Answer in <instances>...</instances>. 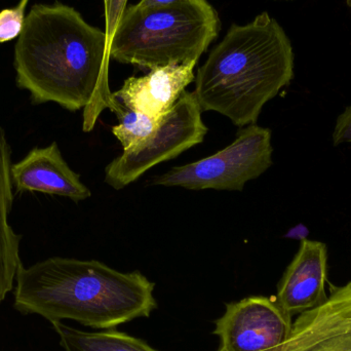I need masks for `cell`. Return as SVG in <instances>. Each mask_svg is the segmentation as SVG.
<instances>
[{
	"label": "cell",
	"mask_w": 351,
	"mask_h": 351,
	"mask_svg": "<svg viewBox=\"0 0 351 351\" xmlns=\"http://www.w3.org/2000/svg\"><path fill=\"white\" fill-rule=\"evenodd\" d=\"M197 62L170 64L150 69L147 75L128 78L113 96L132 110L160 119L171 110L185 88L195 80Z\"/></svg>",
	"instance_id": "cell-11"
},
{
	"label": "cell",
	"mask_w": 351,
	"mask_h": 351,
	"mask_svg": "<svg viewBox=\"0 0 351 351\" xmlns=\"http://www.w3.org/2000/svg\"><path fill=\"white\" fill-rule=\"evenodd\" d=\"M107 108H110L119 121V125L112 128V133L121 142L123 152L133 149L147 141L156 134L160 125V119H154L139 111L132 110L113 94L109 98Z\"/></svg>",
	"instance_id": "cell-14"
},
{
	"label": "cell",
	"mask_w": 351,
	"mask_h": 351,
	"mask_svg": "<svg viewBox=\"0 0 351 351\" xmlns=\"http://www.w3.org/2000/svg\"><path fill=\"white\" fill-rule=\"evenodd\" d=\"M110 57L105 31L71 6L35 4L14 45L16 86L33 105L56 103L76 112L84 108V132L94 129L111 93Z\"/></svg>",
	"instance_id": "cell-1"
},
{
	"label": "cell",
	"mask_w": 351,
	"mask_h": 351,
	"mask_svg": "<svg viewBox=\"0 0 351 351\" xmlns=\"http://www.w3.org/2000/svg\"><path fill=\"white\" fill-rule=\"evenodd\" d=\"M272 152L271 131L256 123L247 125L224 149L197 162L175 167L150 184L189 190L243 191L247 182L272 166Z\"/></svg>",
	"instance_id": "cell-5"
},
{
	"label": "cell",
	"mask_w": 351,
	"mask_h": 351,
	"mask_svg": "<svg viewBox=\"0 0 351 351\" xmlns=\"http://www.w3.org/2000/svg\"><path fill=\"white\" fill-rule=\"evenodd\" d=\"M12 149L3 128L0 127V304L16 282L22 265L20 247L23 235L18 234L10 222L14 206V186L10 179Z\"/></svg>",
	"instance_id": "cell-12"
},
{
	"label": "cell",
	"mask_w": 351,
	"mask_h": 351,
	"mask_svg": "<svg viewBox=\"0 0 351 351\" xmlns=\"http://www.w3.org/2000/svg\"><path fill=\"white\" fill-rule=\"evenodd\" d=\"M326 243L303 239L278 282L276 300L291 317L323 304L328 299Z\"/></svg>",
	"instance_id": "cell-9"
},
{
	"label": "cell",
	"mask_w": 351,
	"mask_h": 351,
	"mask_svg": "<svg viewBox=\"0 0 351 351\" xmlns=\"http://www.w3.org/2000/svg\"><path fill=\"white\" fill-rule=\"evenodd\" d=\"M28 0H21L14 8H5L0 12V43L14 40L20 36L24 27L25 8Z\"/></svg>",
	"instance_id": "cell-15"
},
{
	"label": "cell",
	"mask_w": 351,
	"mask_h": 351,
	"mask_svg": "<svg viewBox=\"0 0 351 351\" xmlns=\"http://www.w3.org/2000/svg\"><path fill=\"white\" fill-rule=\"evenodd\" d=\"M221 22L208 0L172 5H127L108 45L110 59L152 69L198 61L218 37Z\"/></svg>",
	"instance_id": "cell-4"
},
{
	"label": "cell",
	"mask_w": 351,
	"mask_h": 351,
	"mask_svg": "<svg viewBox=\"0 0 351 351\" xmlns=\"http://www.w3.org/2000/svg\"><path fill=\"white\" fill-rule=\"evenodd\" d=\"M181 0H140V5L143 6H167L177 3Z\"/></svg>",
	"instance_id": "cell-18"
},
{
	"label": "cell",
	"mask_w": 351,
	"mask_h": 351,
	"mask_svg": "<svg viewBox=\"0 0 351 351\" xmlns=\"http://www.w3.org/2000/svg\"><path fill=\"white\" fill-rule=\"evenodd\" d=\"M292 325V317L276 298L251 296L227 303L213 333L220 339L219 351H278Z\"/></svg>",
	"instance_id": "cell-7"
},
{
	"label": "cell",
	"mask_w": 351,
	"mask_h": 351,
	"mask_svg": "<svg viewBox=\"0 0 351 351\" xmlns=\"http://www.w3.org/2000/svg\"><path fill=\"white\" fill-rule=\"evenodd\" d=\"M278 351H351V282L332 287L323 304L299 315Z\"/></svg>",
	"instance_id": "cell-8"
},
{
	"label": "cell",
	"mask_w": 351,
	"mask_h": 351,
	"mask_svg": "<svg viewBox=\"0 0 351 351\" xmlns=\"http://www.w3.org/2000/svg\"><path fill=\"white\" fill-rule=\"evenodd\" d=\"M154 286L140 271H117L97 260L51 257L19 267L14 307L51 324L72 319L110 330L149 317L158 307Z\"/></svg>",
	"instance_id": "cell-2"
},
{
	"label": "cell",
	"mask_w": 351,
	"mask_h": 351,
	"mask_svg": "<svg viewBox=\"0 0 351 351\" xmlns=\"http://www.w3.org/2000/svg\"><path fill=\"white\" fill-rule=\"evenodd\" d=\"M128 0H104L105 6V33L107 37V49L114 34L117 24L127 8Z\"/></svg>",
	"instance_id": "cell-16"
},
{
	"label": "cell",
	"mask_w": 351,
	"mask_h": 351,
	"mask_svg": "<svg viewBox=\"0 0 351 351\" xmlns=\"http://www.w3.org/2000/svg\"><path fill=\"white\" fill-rule=\"evenodd\" d=\"M292 43L267 12L232 24L195 76L202 111H215L237 127L255 125L264 105L294 78Z\"/></svg>",
	"instance_id": "cell-3"
},
{
	"label": "cell",
	"mask_w": 351,
	"mask_h": 351,
	"mask_svg": "<svg viewBox=\"0 0 351 351\" xmlns=\"http://www.w3.org/2000/svg\"><path fill=\"white\" fill-rule=\"evenodd\" d=\"M194 93L184 92L168 113L160 117L156 134L133 149L123 152L105 169V182L123 189L160 162L173 160L204 142L208 130Z\"/></svg>",
	"instance_id": "cell-6"
},
{
	"label": "cell",
	"mask_w": 351,
	"mask_h": 351,
	"mask_svg": "<svg viewBox=\"0 0 351 351\" xmlns=\"http://www.w3.org/2000/svg\"><path fill=\"white\" fill-rule=\"evenodd\" d=\"M219 351V350H218Z\"/></svg>",
	"instance_id": "cell-20"
},
{
	"label": "cell",
	"mask_w": 351,
	"mask_h": 351,
	"mask_svg": "<svg viewBox=\"0 0 351 351\" xmlns=\"http://www.w3.org/2000/svg\"><path fill=\"white\" fill-rule=\"evenodd\" d=\"M346 4L351 8V0H346Z\"/></svg>",
	"instance_id": "cell-19"
},
{
	"label": "cell",
	"mask_w": 351,
	"mask_h": 351,
	"mask_svg": "<svg viewBox=\"0 0 351 351\" xmlns=\"http://www.w3.org/2000/svg\"><path fill=\"white\" fill-rule=\"evenodd\" d=\"M332 139L334 146L351 143V105L338 117Z\"/></svg>",
	"instance_id": "cell-17"
},
{
	"label": "cell",
	"mask_w": 351,
	"mask_h": 351,
	"mask_svg": "<svg viewBox=\"0 0 351 351\" xmlns=\"http://www.w3.org/2000/svg\"><path fill=\"white\" fill-rule=\"evenodd\" d=\"M64 351H158L139 338L115 330L80 331L61 322L53 324Z\"/></svg>",
	"instance_id": "cell-13"
},
{
	"label": "cell",
	"mask_w": 351,
	"mask_h": 351,
	"mask_svg": "<svg viewBox=\"0 0 351 351\" xmlns=\"http://www.w3.org/2000/svg\"><path fill=\"white\" fill-rule=\"evenodd\" d=\"M10 179L16 193L39 192L68 197L74 202L92 195L80 176L64 160L57 142L32 148L23 160L12 165Z\"/></svg>",
	"instance_id": "cell-10"
}]
</instances>
